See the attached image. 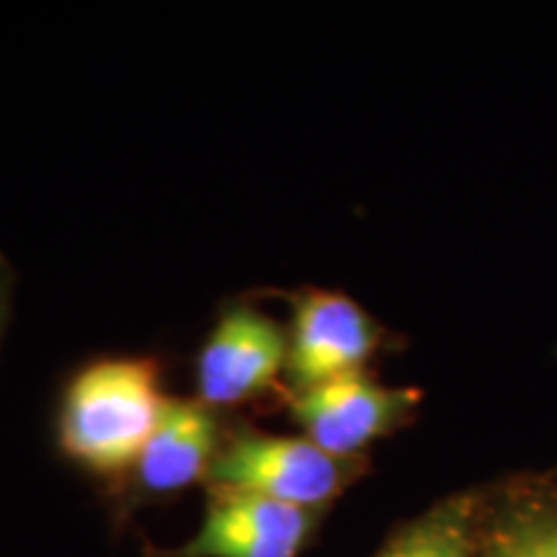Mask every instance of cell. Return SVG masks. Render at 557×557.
Wrapping results in <instances>:
<instances>
[{
  "label": "cell",
  "instance_id": "9",
  "mask_svg": "<svg viewBox=\"0 0 557 557\" xmlns=\"http://www.w3.org/2000/svg\"><path fill=\"white\" fill-rule=\"evenodd\" d=\"M483 506V493H455L389 534L372 557H480Z\"/></svg>",
  "mask_w": 557,
  "mask_h": 557
},
{
  "label": "cell",
  "instance_id": "10",
  "mask_svg": "<svg viewBox=\"0 0 557 557\" xmlns=\"http://www.w3.org/2000/svg\"><path fill=\"white\" fill-rule=\"evenodd\" d=\"M5 318H9V278L0 274V333H3Z\"/></svg>",
  "mask_w": 557,
  "mask_h": 557
},
{
  "label": "cell",
  "instance_id": "1",
  "mask_svg": "<svg viewBox=\"0 0 557 557\" xmlns=\"http://www.w3.org/2000/svg\"><path fill=\"white\" fill-rule=\"evenodd\" d=\"M169 400L156 359L94 361L62 395L60 449L96 475H129Z\"/></svg>",
  "mask_w": 557,
  "mask_h": 557
},
{
  "label": "cell",
  "instance_id": "2",
  "mask_svg": "<svg viewBox=\"0 0 557 557\" xmlns=\"http://www.w3.org/2000/svg\"><path fill=\"white\" fill-rule=\"evenodd\" d=\"M367 457H338L308 436L240 429L222 442L207 485L233 487L278 504L325 511L364 475Z\"/></svg>",
  "mask_w": 557,
  "mask_h": 557
},
{
  "label": "cell",
  "instance_id": "4",
  "mask_svg": "<svg viewBox=\"0 0 557 557\" xmlns=\"http://www.w3.org/2000/svg\"><path fill=\"white\" fill-rule=\"evenodd\" d=\"M287 338L284 374L292 395L367 372L385 341V329L344 292L305 289L295 297Z\"/></svg>",
  "mask_w": 557,
  "mask_h": 557
},
{
  "label": "cell",
  "instance_id": "8",
  "mask_svg": "<svg viewBox=\"0 0 557 557\" xmlns=\"http://www.w3.org/2000/svg\"><path fill=\"white\" fill-rule=\"evenodd\" d=\"M480 557H557L555 487L517 485L485 498Z\"/></svg>",
  "mask_w": 557,
  "mask_h": 557
},
{
  "label": "cell",
  "instance_id": "3",
  "mask_svg": "<svg viewBox=\"0 0 557 557\" xmlns=\"http://www.w3.org/2000/svg\"><path fill=\"white\" fill-rule=\"evenodd\" d=\"M418 406V389L382 385L369 372L289 395L292 421L302 436L331 455L351 459H361L380 438L408 426Z\"/></svg>",
  "mask_w": 557,
  "mask_h": 557
},
{
  "label": "cell",
  "instance_id": "5",
  "mask_svg": "<svg viewBox=\"0 0 557 557\" xmlns=\"http://www.w3.org/2000/svg\"><path fill=\"white\" fill-rule=\"evenodd\" d=\"M325 511L278 504L259 493L209 485L197 534L160 557H299Z\"/></svg>",
  "mask_w": 557,
  "mask_h": 557
},
{
  "label": "cell",
  "instance_id": "6",
  "mask_svg": "<svg viewBox=\"0 0 557 557\" xmlns=\"http://www.w3.org/2000/svg\"><path fill=\"white\" fill-rule=\"evenodd\" d=\"M287 329L267 312L235 305L222 312L197 359V400L233 408L259 398L287 369Z\"/></svg>",
  "mask_w": 557,
  "mask_h": 557
},
{
  "label": "cell",
  "instance_id": "7",
  "mask_svg": "<svg viewBox=\"0 0 557 557\" xmlns=\"http://www.w3.org/2000/svg\"><path fill=\"white\" fill-rule=\"evenodd\" d=\"M222 449L220 418L199 400L171 398L163 418L129 470L135 496L163 498L207 483Z\"/></svg>",
  "mask_w": 557,
  "mask_h": 557
},
{
  "label": "cell",
  "instance_id": "11",
  "mask_svg": "<svg viewBox=\"0 0 557 557\" xmlns=\"http://www.w3.org/2000/svg\"><path fill=\"white\" fill-rule=\"evenodd\" d=\"M555 493H557V485H555Z\"/></svg>",
  "mask_w": 557,
  "mask_h": 557
}]
</instances>
